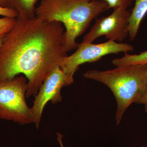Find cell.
Listing matches in <instances>:
<instances>
[{"mask_svg":"<svg viewBox=\"0 0 147 147\" xmlns=\"http://www.w3.org/2000/svg\"><path fill=\"white\" fill-rule=\"evenodd\" d=\"M59 21L16 18L0 47V82L20 74L28 80L26 97L37 94L45 78L67 57Z\"/></svg>","mask_w":147,"mask_h":147,"instance_id":"cell-1","label":"cell"},{"mask_svg":"<svg viewBox=\"0 0 147 147\" xmlns=\"http://www.w3.org/2000/svg\"><path fill=\"white\" fill-rule=\"evenodd\" d=\"M109 9L101 0H41L36 16L45 22L59 21L64 26L63 45L67 52L77 49L76 42L91 21Z\"/></svg>","mask_w":147,"mask_h":147,"instance_id":"cell-2","label":"cell"},{"mask_svg":"<svg viewBox=\"0 0 147 147\" xmlns=\"http://www.w3.org/2000/svg\"><path fill=\"white\" fill-rule=\"evenodd\" d=\"M84 76L104 84L113 92L117 103V125L128 107L138 103L147 91V64L117 67L105 71L93 69L85 72Z\"/></svg>","mask_w":147,"mask_h":147,"instance_id":"cell-3","label":"cell"},{"mask_svg":"<svg viewBox=\"0 0 147 147\" xmlns=\"http://www.w3.org/2000/svg\"><path fill=\"white\" fill-rule=\"evenodd\" d=\"M27 88L24 76L0 82V119L21 125L34 123L31 108L26 101Z\"/></svg>","mask_w":147,"mask_h":147,"instance_id":"cell-4","label":"cell"},{"mask_svg":"<svg viewBox=\"0 0 147 147\" xmlns=\"http://www.w3.org/2000/svg\"><path fill=\"white\" fill-rule=\"evenodd\" d=\"M133 50L134 47L130 44L112 40L99 44L82 42L75 53L65 58L60 67L67 74L74 75L79 66L83 64L95 62L109 54H126Z\"/></svg>","mask_w":147,"mask_h":147,"instance_id":"cell-5","label":"cell"},{"mask_svg":"<svg viewBox=\"0 0 147 147\" xmlns=\"http://www.w3.org/2000/svg\"><path fill=\"white\" fill-rule=\"evenodd\" d=\"M74 75L65 73L60 67L55 68L45 78L35 96L31 109L37 129L39 127L42 113L45 105L49 101L53 104L62 100L61 90L74 82Z\"/></svg>","mask_w":147,"mask_h":147,"instance_id":"cell-6","label":"cell"},{"mask_svg":"<svg viewBox=\"0 0 147 147\" xmlns=\"http://www.w3.org/2000/svg\"><path fill=\"white\" fill-rule=\"evenodd\" d=\"M131 12L126 9H114L109 16L96 18L95 23L85 35L82 42H92L98 38L105 36L108 40L121 42L129 36Z\"/></svg>","mask_w":147,"mask_h":147,"instance_id":"cell-7","label":"cell"},{"mask_svg":"<svg viewBox=\"0 0 147 147\" xmlns=\"http://www.w3.org/2000/svg\"><path fill=\"white\" fill-rule=\"evenodd\" d=\"M147 13V0H135L129 18V36L130 40L137 36L140 24Z\"/></svg>","mask_w":147,"mask_h":147,"instance_id":"cell-8","label":"cell"},{"mask_svg":"<svg viewBox=\"0 0 147 147\" xmlns=\"http://www.w3.org/2000/svg\"><path fill=\"white\" fill-rule=\"evenodd\" d=\"M37 0H7V7L16 10L17 18L32 19L36 17L35 5Z\"/></svg>","mask_w":147,"mask_h":147,"instance_id":"cell-9","label":"cell"},{"mask_svg":"<svg viewBox=\"0 0 147 147\" xmlns=\"http://www.w3.org/2000/svg\"><path fill=\"white\" fill-rule=\"evenodd\" d=\"M112 63L116 67L147 64V51L138 55H129L126 53L122 57L114 59Z\"/></svg>","mask_w":147,"mask_h":147,"instance_id":"cell-10","label":"cell"},{"mask_svg":"<svg viewBox=\"0 0 147 147\" xmlns=\"http://www.w3.org/2000/svg\"><path fill=\"white\" fill-rule=\"evenodd\" d=\"M16 18L4 17L0 18V36L7 34L16 23Z\"/></svg>","mask_w":147,"mask_h":147,"instance_id":"cell-11","label":"cell"},{"mask_svg":"<svg viewBox=\"0 0 147 147\" xmlns=\"http://www.w3.org/2000/svg\"><path fill=\"white\" fill-rule=\"evenodd\" d=\"M107 3L109 9L120 8L127 9L132 3L133 0H101Z\"/></svg>","mask_w":147,"mask_h":147,"instance_id":"cell-12","label":"cell"},{"mask_svg":"<svg viewBox=\"0 0 147 147\" xmlns=\"http://www.w3.org/2000/svg\"><path fill=\"white\" fill-rule=\"evenodd\" d=\"M0 15L4 17L17 18L18 13L16 10L7 7H3L0 6Z\"/></svg>","mask_w":147,"mask_h":147,"instance_id":"cell-13","label":"cell"},{"mask_svg":"<svg viewBox=\"0 0 147 147\" xmlns=\"http://www.w3.org/2000/svg\"><path fill=\"white\" fill-rule=\"evenodd\" d=\"M137 103L144 105L145 112H147V91L144 96L141 98Z\"/></svg>","mask_w":147,"mask_h":147,"instance_id":"cell-14","label":"cell"},{"mask_svg":"<svg viewBox=\"0 0 147 147\" xmlns=\"http://www.w3.org/2000/svg\"><path fill=\"white\" fill-rule=\"evenodd\" d=\"M57 140L60 145L61 147H64L63 144L62 142V138L63 136L61 134L59 133H57Z\"/></svg>","mask_w":147,"mask_h":147,"instance_id":"cell-15","label":"cell"},{"mask_svg":"<svg viewBox=\"0 0 147 147\" xmlns=\"http://www.w3.org/2000/svg\"><path fill=\"white\" fill-rule=\"evenodd\" d=\"M7 0H0V6L7 7Z\"/></svg>","mask_w":147,"mask_h":147,"instance_id":"cell-16","label":"cell"},{"mask_svg":"<svg viewBox=\"0 0 147 147\" xmlns=\"http://www.w3.org/2000/svg\"><path fill=\"white\" fill-rule=\"evenodd\" d=\"M5 35H2L0 36V47H1L2 43L4 38L5 36Z\"/></svg>","mask_w":147,"mask_h":147,"instance_id":"cell-17","label":"cell"}]
</instances>
